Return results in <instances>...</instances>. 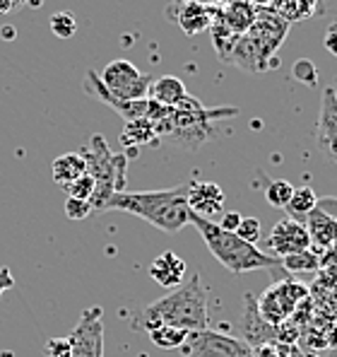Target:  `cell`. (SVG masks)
Wrapping results in <instances>:
<instances>
[{"mask_svg":"<svg viewBox=\"0 0 337 357\" xmlns=\"http://www.w3.org/2000/svg\"><path fill=\"white\" fill-rule=\"evenodd\" d=\"M315 143L320 152L337 162V104H335V89L325 87L320 97V114H318V133Z\"/></svg>","mask_w":337,"mask_h":357,"instance_id":"cell-12","label":"cell"},{"mask_svg":"<svg viewBox=\"0 0 337 357\" xmlns=\"http://www.w3.org/2000/svg\"><path fill=\"white\" fill-rule=\"evenodd\" d=\"M315 203H318V196H315V191L311 186H299L294 188L292 198H289V203L284 206L287 210L289 220H294V222H306V218L311 215V210L315 208Z\"/></svg>","mask_w":337,"mask_h":357,"instance_id":"cell-19","label":"cell"},{"mask_svg":"<svg viewBox=\"0 0 337 357\" xmlns=\"http://www.w3.org/2000/svg\"><path fill=\"white\" fill-rule=\"evenodd\" d=\"M24 3H27L29 5V8H41V3H44V0H24Z\"/></svg>","mask_w":337,"mask_h":357,"instance_id":"cell-37","label":"cell"},{"mask_svg":"<svg viewBox=\"0 0 337 357\" xmlns=\"http://www.w3.org/2000/svg\"><path fill=\"white\" fill-rule=\"evenodd\" d=\"M51 174L58 186H70L72 181H77L80 176L87 174V165H84L80 152H65V155L56 157L51 165Z\"/></svg>","mask_w":337,"mask_h":357,"instance_id":"cell-17","label":"cell"},{"mask_svg":"<svg viewBox=\"0 0 337 357\" xmlns=\"http://www.w3.org/2000/svg\"><path fill=\"white\" fill-rule=\"evenodd\" d=\"M150 275L162 287H181L186 282V261L178 259L173 251H164L152 261Z\"/></svg>","mask_w":337,"mask_h":357,"instance_id":"cell-14","label":"cell"},{"mask_svg":"<svg viewBox=\"0 0 337 357\" xmlns=\"http://www.w3.org/2000/svg\"><path fill=\"white\" fill-rule=\"evenodd\" d=\"M80 155L84 165H87V174L94 178V186H97L92 196V208L104 210L113 193L123 191L128 160H125V155H113L107 145V138L99 133L89 138V143L84 145Z\"/></svg>","mask_w":337,"mask_h":357,"instance_id":"cell-4","label":"cell"},{"mask_svg":"<svg viewBox=\"0 0 337 357\" xmlns=\"http://www.w3.org/2000/svg\"><path fill=\"white\" fill-rule=\"evenodd\" d=\"M239 333L241 340L253 350L277 340V326H270V324L262 321L253 295H244V309H241V317H239Z\"/></svg>","mask_w":337,"mask_h":357,"instance_id":"cell-11","label":"cell"},{"mask_svg":"<svg viewBox=\"0 0 337 357\" xmlns=\"http://www.w3.org/2000/svg\"><path fill=\"white\" fill-rule=\"evenodd\" d=\"M282 268L287 275H294V273H318L320 271V256L315 254L313 249H306L301 254H292L287 259H282Z\"/></svg>","mask_w":337,"mask_h":357,"instance_id":"cell-20","label":"cell"},{"mask_svg":"<svg viewBox=\"0 0 337 357\" xmlns=\"http://www.w3.org/2000/svg\"><path fill=\"white\" fill-rule=\"evenodd\" d=\"M92 210V203L87 201H75V198H68L65 201V215L70 220H84Z\"/></svg>","mask_w":337,"mask_h":357,"instance_id":"cell-28","label":"cell"},{"mask_svg":"<svg viewBox=\"0 0 337 357\" xmlns=\"http://www.w3.org/2000/svg\"><path fill=\"white\" fill-rule=\"evenodd\" d=\"M236 237H241L249 244H256L260 239V220L258 218H244L236 227Z\"/></svg>","mask_w":337,"mask_h":357,"instance_id":"cell-27","label":"cell"},{"mask_svg":"<svg viewBox=\"0 0 337 357\" xmlns=\"http://www.w3.org/2000/svg\"><path fill=\"white\" fill-rule=\"evenodd\" d=\"M289 34V24L277 17L270 8H258L256 22L246 31V39L253 46V54L258 59V70H267V68L277 66V51H280L282 41Z\"/></svg>","mask_w":337,"mask_h":357,"instance_id":"cell-5","label":"cell"},{"mask_svg":"<svg viewBox=\"0 0 337 357\" xmlns=\"http://www.w3.org/2000/svg\"><path fill=\"white\" fill-rule=\"evenodd\" d=\"M181 3H198V0H181Z\"/></svg>","mask_w":337,"mask_h":357,"instance_id":"cell-38","label":"cell"},{"mask_svg":"<svg viewBox=\"0 0 337 357\" xmlns=\"http://www.w3.org/2000/svg\"><path fill=\"white\" fill-rule=\"evenodd\" d=\"M186 357H253V348L241 338L217 333V331H191L181 348Z\"/></svg>","mask_w":337,"mask_h":357,"instance_id":"cell-8","label":"cell"},{"mask_svg":"<svg viewBox=\"0 0 337 357\" xmlns=\"http://www.w3.org/2000/svg\"><path fill=\"white\" fill-rule=\"evenodd\" d=\"M186 85H183L178 77L173 75H164L159 77V80H152L150 85V92H147V97L152 99V102L162 104V107H168L173 109L178 102H181L183 97H186Z\"/></svg>","mask_w":337,"mask_h":357,"instance_id":"cell-18","label":"cell"},{"mask_svg":"<svg viewBox=\"0 0 337 357\" xmlns=\"http://www.w3.org/2000/svg\"><path fill=\"white\" fill-rule=\"evenodd\" d=\"M70 357H104V309L89 307L68 335Z\"/></svg>","mask_w":337,"mask_h":357,"instance_id":"cell-9","label":"cell"},{"mask_svg":"<svg viewBox=\"0 0 337 357\" xmlns=\"http://www.w3.org/2000/svg\"><path fill=\"white\" fill-rule=\"evenodd\" d=\"M207 324V292L200 280V273H193L181 287L140 309L130 321V328L150 333L159 326H171L191 333V331H205Z\"/></svg>","mask_w":337,"mask_h":357,"instance_id":"cell-1","label":"cell"},{"mask_svg":"<svg viewBox=\"0 0 337 357\" xmlns=\"http://www.w3.org/2000/svg\"><path fill=\"white\" fill-rule=\"evenodd\" d=\"M308 299L306 285L292 280V278H282L272 287H267L260 297H258V314L262 321L270 326H280V324L289 321L294 312Z\"/></svg>","mask_w":337,"mask_h":357,"instance_id":"cell-6","label":"cell"},{"mask_svg":"<svg viewBox=\"0 0 337 357\" xmlns=\"http://www.w3.org/2000/svg\"><path fill=\"white\" fill-rule=\"evenodd\" d=\"M265 201L272 208H284L294 193V186L287 178H265Z\"/></svg>","mask_w":337,"mask_h":357,"instance_id":"cell-23","label":"cell"},{"mask_svg":"<svg viewBox=\"0 0 337 357\" xmlns=\"http://www.w3.org/2000/svg\"><path fill=\"white\" fill-rule=\"evenodd\" d=\"M17 3H22V0H0V15L10 13V10H13Z\"/></svg>","mask_w":337,"mask_h":357,"instance_id":"cell-33","label":"cell"},{"mask_svg":"<svg viewBox=\"0 0 337 357\" xmlns=\"http://www.w3.org/2000/svg\"><path fill=\"white\" fill-rule=\"evenodd\" d=\"M191 225L200 232V237L205 239L210 254L222 264L226 271L234 273V275H244L249 271H284L282 261L275 256H267L265 251H260L256 244H249L241 237H236V232H226L219 227L217 222L207 218H200V215L191 213Z\"/></svg>","mask_w":337,"mask_h":357,"instance_id":"cell-3","label":"cell"},{"mask_svg":"<svg viewBox=\"0 0 337 357\" xmlns=\"http://www.w3.org/2000/svg\"><path fill=\"white\" fill-rule=\"evenodd\" d=\"M249 3L253 5V8H270L272 0H249Z\"/></svg>","mask_w":337,"mask_h":357,"instance_id":"cell-35","label":"cell"},{"mask_svg":"<svg viewBox=\"0 0 337 357\" xmlns=\"http://www.w3.org/2000/svg\"><path fill=\"white\" fill-rule=\"evenodd\" d=\"M94 178L89 176V174H84L80 176L77 181H72L70 186H65V193H68V198H75V201H87V203H92V196H94Z\"/></svg>","mask_w":337,"mask_h":357,"instance_id":"cell-26","label":"cell"},{"mask_svg":"<svg viewBox=\"0 0 337 357\" xmlns=\"http://www.w3.org/2000/svg\"><path fill=\"white\" fill-rule=\"evenodd\" d=\"M256 15L258 8H253L249 0H229L222 8H217V17L234 34H246L251 29V24L256 22Z\"/></svg>","mask_w":337,"mask_h":357,"instance_id":"cell-15","label":"cell"},{"mask_svg":"<svg viewBox=\"0 0 337 357\" xmlns=\"http://www.w3.org/2000/svg\"><path fill=\"white\" fill-rule=\"evenodd\" d=\"M244 220V215L241 213H224L222 220H219V227L226 229V232H236V227H239V222Z\"/></svg>","mask_w":337,"mask_h":357,"instance_id":"cell-31","label":"cell"},{"mask_svg":"<svg viewBox=\"0 0 337 357\" xmlns=\"http://www.w3.org/2000/svg\"><path fill=\"white\" fill-rule=\"evenodd\" d=\"M214 13H217V8H212V5L181 3L176 22H178V27L186 31V34L193 36L203 29H210V24H212V20H214Z\"/></svg>","mask_w":337,"mask_h":357,"instance_id":"cell-16","label":"cell"},{"mask_svg":"<svg viewBox=\"0 0 337 357\" xmlns=\"http://www.w3.org/2000/svg\"><path fill=\"white\" fill-rule=\"evenodd\" d=\"M186 201L191 213L212 218L224 208V191L212 181H191L186 186Z\"/></svg>","mask_w":337,"mask_h":357,"instance_id":"cell-13","label":"cell"},{"mask_svg":"<svg viewBox=\"0 0 337 357\" xmlns=\"http://www.w3.org/2000/svg\"><path fill=\"white\" fill-rule=\"evenodd\" d=\"M267 249L275 254V259L282 261L292 254H301V251L311 249V237L301 222L287 218L272 227L270 237H267Z\"/></svg>","mask_w":337,"mask_h":357,"instance_id":"cell-10","label":"cell"},{"mask_svg":"<svg viewBox=\"0 0 337 357\" xmlns=\"http://www.w3.org/2000/svg\"><path fill=\"white\" fill-rule=\"evenodd\" d=\"M104 210L130 213L166 234H176L186 225H191L186 186L168 188V191H118L109 198Z\"/></svg>","mask_w":337,"mask_h":357,"instance_id":"cell-2","label":"cell"},{"mask_svg":"<svg viewBox=\"0 0 337 357\" xmlns=\"http://www.w3.org/2000/svg\"><path fill=\"white\" fill-rule=\"evenodd\" d=\"M294 77H299V80H304L306 85L313 87V82L318 80V73L313 70V66H311L308 61H299L297 66H294Z\"/></svg>","mask_w":337,"mask_h":357,"instance_id":"cell-29","label":"cell"},{"mask_svg":"<svg viewBox=\"0 0 337 357\" xmlns=\"http://www.w3.org/2000/svg\"><path fill=\"white\" fill-rule=\"evenodd\" d=\"M270 10L277 15L280 20H284L287 24L292 22H304V10H301V0H272Z\"/></svg>","mask_w":337,"mask_h":357,"instance_id":"cell-24","label":"cell"},{"mask_svg":"<svg viewBox=\"0 0 337 357\" xmlns=\"http://www.w3.org/2000/svg\"><path fill=\"white\" fill-rule=\"evenodd\" d=\"M49 27L58 39H70L77 31V20L72 13H54L49 20Z\"/></svg>","mask_w":337,"mask_h":357,"instance_id":"cell-25","label":"cell"},{"mask_svg":"<svg viewBox=\"0 0 337 357\" xmlns=\"http://www.w3.org/2000/svg\"><path fill=\"white\" fill-rule=\"evenodd\" d=\"M306 357H337V348H330V350H325L323 355H318V353H315V355H306Z\"/></svg>","mask_w":337,"mask_h":357,"instance_id":"cell-36","label":"cell"},{"mask_svg":"<svg viewBox=\"0 0 337 357\" xmlns=\"http://www.w3.org/2000/svg\"><path fill=\"white\" fill-rule=\"evenodd\" d=\"M150 140H157V130L155 123L147 119L130 121L125 133H120V143L123 145H142V143H150Z\"/></svg>","mask_w":337,"mask_h":357,"instance_id":"cell-21","label":"cell"},{"mask_svg":"<svg viewBox=\"0 0 337 357\" xmlns=\"http://www.w3.org/2000/svg\"><path fill=\"white\" fill-rule=\"evenodd\" d=\"M99 80L111 97L120 99V102H135V99H147V92H150L155 77L140 73L130 61L118 59L104 66V70L99 73Z\"/></svg>","mask_w":337,"mask_h":357,"instance_id":"cell-7","label":"cell"},{"mask_svg":"<svg viewBox=\"0 0 337 357\" xmlns=\"http://www.w3.org/2000/svg\"><path fill=\"white\" fill-rule=\"evenodd\" d=\"M323 46H325V51H328L330 56H335V59H337V22L330 24L328 31H325Z\"/></svg>","mask_w":337,"mask_h":357,"instance_id":"cell-30","label":"cell"},{"mask_svg":"<svg viewBox=\"0 0 337 357\" xmlns=\"http://www.w3.org/2000/svg\"><path fill=\"white\" fill-rule=\"evenodd\" d=\"M8 287H13V278H10L8 268H3V271H0V295H3Z\"/></svg>","mask_w":337,"mask_h":357,"instance_id":"cell-32","label":"cell"},{"mask_svg":"<svg viewBox=\"0 0 337 357\" xmlns=\"http://www.w3.org/2000/svg\"><path fill=\"white\" fill-rule=\"evenodd\" d=\"M335 104H337V89H335Z\"/></svg>","mask_w":337,"mask_h":357,"instance_id":"cell-39","label":"cell"},{"mask_svg":"<svg viewBox=\"0 0 337 357\" xmlns=\"http://www.w3.org/2000/svg\"><path fill=\"white\" fill-rule=\"evenodd\" d=\"M0 36H3V39H15V29L8 24V27H3V29H0Z\"/></svg>","mask_w":337,"mask_h":357,"instance_id":"cell-34","label":"cell"},{"mask_svg":"<svg viewBox=\"0 0 337 357\" xmlns=\"http://www.w3.org/2000/svg\"><path fill=\"white\" fill-rule=\"evenodd\" d=\"M150 340L162 350H181L183 343L188 338V331H181V328H171V326H159L155 331H150Z\"/></svg>","mask_w":337,"mask_h":357,"instance_id":"cell-22","label":"cell"}]
</instances>
